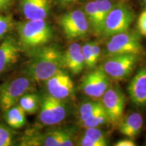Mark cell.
<instances>
[{
	"label": "cell",
	"instance_id": "6da1fadb",
	"mask_svg": "<svg viewBox=\"0 0 146 146\" xmlns=\"http://www.w3.org/2000/svg\"><path fill=\"white\" fill-rule=\"evenodd\" d=\"M64 67L63 54L54 47L39 49L29 64V74L36 81H46Z\"/></svg>",
	"mask_w": 146,
	"mask_h": 146
},
{
	"label": "cell",
	"instance_id": "7a4b0ae2",
	"mask_svg": "<svg viewBox=\"0 0 146 146\" xmlns=\"http://www.w3.org/2000/svg\"><path fill=\"white\" fill-rule=\"evenodd\" d=\"M21 43L27 47H35L47 43L52 36V27L45 20H28L18 25Z\"/></svg>",
	"mask_w": 146,
	"mask_h": 146
},
{
	"label": "cell",
	"instance_id": "3957f363",
	"mask_svg": "<svg viewBox=\"0 0 146 146\" xmlns=\"http://www.w3.org/2000/svg\"><path fill=\"white\" fill-rule=\"evenodd\" d=\"M133 19V13L127 5L120 3L113 6L106 18L102 35L110 36L127 31Z\"/></svg>",
	"mask_w": 146,
	"mask_h": 146
},
{
	"label": "cell",
	"instance_id": "277c9868",
	"mask_svg": "<svg viewBox=\"0 0 146 146\" xmlns=\"http://www.w3.org/2000/svg\"><path fill=\"white\" fill-rule=\"evenodd\" d=\"M141 45L139 37L133 33L127 31L112 36L107 43V51L109 54H138L141 52Z\"/></svg>",
	"mask_w": 146,
	"mask_h": 146
},
{
	"label": "cell",
	"instance_id": "5b68a950",
	"mask_svg": "<svg viewBox=\"0 0 146 146\" xmlns=\"http://www.w3.org/2000/svg\"><path fill=\"white\" fill-rule=\"evenodd\" d=\"M66 113V106L62 100L58 99L50 95L45 96L42 100L39 119L43 125H57L64 119Z\"/></svg>",
	"mask_w": 146,
	"mask_h": 146
},
{
	"label": "cell",
	"instance_id": "8992f818",
	"mask_svg": "<svg viewBox=\"0 0 146 146\" xmlns=\"http://www.w3.org/2000/svg\"><path fill=\"white\" fill-rule=\"evenodd\" d=\"M137 61L136 54L113 55L103 66L108 76L115 80H123L130 74Z\"/></svg>",
	"mask_w": 146,
	"mask_h": 146
},
{
	"label": "cell",
	"instance_id": "52a82bcc",
	"mask_svg": "<svg viewBox=\"0 0 146 146\" xmlns=\"http://www.w3.org/2000/svg\"><path fill=\"white\" fill-rule=\"evenodd\" d=\"M102 98L108 120L112 124L119 123L125 108V98L123 93L118 87H109Z\"/></svg>",
	"mask_w": 146,
	"mask_h": 146
},
{
	"label": "cell",
	"instance_id": "ba28073f",
	"mask_svg": "<svg viewBox=\"0 0 146 146\" xmlns=\"http://www.w3.org/2000/svg\"><path fill=\"white\" fill-rule=\"evenodd\" d=\"M60 25L68 39L83 36L88 31L89 23L85 13L81 10H73L64 14Z\"/></svg>",
	"mask_w": 146,
	"mask_h": 146
},
{
	"label": "cell",
	"instance_id": "9c48e42d",
	"mask_svg": "<svg viewBox=\"0 0 146 146\" xmlns=\"http://www.w3.org/2000/svg\"><path fill=\"white\" fill-rule=\"evenodd\" d=\"M109 85L108 76L102 66L84 76L81 84L84 94L94 99L102 98Z\"/></svg>",
	"mask_w": 146,
	"mask_h": 146
},
{
	"label": "cell",
	"instance_id": "30bf717a",
	"mask_svg": "<svg viewBox=\"0 0 146 146\" xmlns=\"http://www.w3.org/2000/svg\"><path fill=\"white\" fill-rule=\"evenodd\" d=\"M30 87L31 81L27 77H19L12 81L0 94L1 108L7 112L11 108L16 106Z\"/></svg>",
	"mask_w": 146,
	"mask_h": 146
},
{
	"label": "cell",
	"instance_id": "8fae6325",
	"mask_svg": "<svg viewBox=\"0 0 146 146\" xmlns=\"http://www.w3.org/2000/svg\"><path fill=\"white\" fill-rule=\"evenodd\" d=\"M49 95L60 100H64L72 96L74 87L70 76L64 71L60 70L46 81Z\"/></svg>",
	"mask_w": 146,
	"mask_h": 146
},
{
	"label": "cell",
	"instance_id": "7c38bea8",
	"mask_svg": "<svg viewBox=\"0 0 146 146\" xmlns=\"http://www.w3.org/2000/svg\"><path fill=\"white\" fill-rule=\"evenodd\" d=\"M21 8L27 20H45L51 8L50 0H21Z\"/></svg>",
	"mask_w": 146,
	"mask_h": 146
},
{
	"label": "cell",
	"instance_id": "4fadbf2b",
	"mask_svg": "<svg viewBox=\"0 0 146 146\" xmlns=\"http://www.w3.org/2000/svg\"><path fill=\"white\" fill-rule=\"evenodd\" d=\"M128 91L135 104L146 106V68L141 69L134 76L129 83Z\"/></svg>",
	"mask_w": 146,
	"mask_h": 146
},
{
	"label": "cell",
	"instance_id": "5bb4252c",
	"mask_svg": "<svg viewBox=\"0 0 146 146\" xmlns=\"http://www.w3.org/2000/svg\"><path fill=\"white\" fill-rule=\"evenodd\" d=\"M64 66L74 74H79L85 66L81 46L77 43H72L63 54Z\"/></svg>",
	"mask_w": 146,
	"mask_h": 146
},
{
	"label": "cell",
	"instance_id": "9a60e30c",
	"mask_svg": "<svg viewBox=\"0 0 146 146\" xmlns=\"http://www.w3.org/2000/svg\"><path fill=\"white\" fill-rule=\"evenodd\" d=\"M20 50L13 38L8 37L0 45V73L15 64Z\"/></svg>",
	"mask_w": 146,
	"mask_h": 146
},
{
	"label": "cell",
	"instance_id": "2e32d148",
	"mask_svg": "<svg viewBox=\"0 0 146 146\" xmlns=\"http://www.w3.org/2000/svg\"><path fill=\"white\" fill-rule=\"evenodd\" d=\"M119 123L120 133L131 139L139 134L143 125V118L139 113L133 112L121 119Z\"/></svg>",
	"mask_w": 146,
	"mask_h": 146
},
{
	"label": "cell",
	"instance_id": "e0dca14e",
	"mask_svg": "<svg viewBox=\"0 0 146 146\" xmlns=\"http://www.w3.org/2000/svg\"><path fill=\"white\" fill-rule=\"evenodd\" d=\"M39 139V145L71 146L74 145L71 135L62 130L51 131Z\"/></svg>",
	"mask_w": 146,
	"mask_h": 146
},
{
	"label": "cell",
	"instance_id": "ac0fdd59",
	"mask_svg": "<svg viewBox=\"0 0 146 146\" xmlns=\"http://www.w3.org/2000/svg\"><path fill=\"white\" fill-rule=\"evenodd\" d=\"M82 146H106V139L103 133L97 128H87L85 134L80 139Z\"/></svg>",
	"mask_w": 146,
	"mask_h": 146
},
{
	"label": "cell",
	"instance_id": "d6986e66",
	"mask_svg": "<svg viewBox=\"0 0 146 146\" xmlns=\"http://www.w3.org/2000/svg\"><path fill=\"white\" fill-rule=\"evenodd\" d=\"M6 122L10 127L20 129L26 123V113L18 106H14L7 111Z\"/></svg>",
	"mask_w": 146,
	"mask_h": 146
},
{
	"label": "cell",
	"instance_id": "ffe728a7",
	"mask_svg": "<svg viewBox=\"0 0 146 146\" xmlns=\"http://www.w3.org/2000/svg\"><path fill=\"white\" fill-rule=\"evenodd\" d=\"M89 25L97 34H102V27L100 26L98 16V9H97L95 1H89L85 5V12Z\"/></svg>",
	"mask_w": 146,
	"mask_h": 146
},
{
	"label": "cell",
	"instance_id": "44dd1931",
	"mask_svg": "<svg viewBox=\"0 0 146 146\" xmlns=\"http://www.w3.org/2000/svg\"><path fill=\"white\" fill-rule=\"evenodd\" d=\"M19 106L26 114H32L36 112L39 106L38 97L35 94H25L19 100Z\"/></svg>",
	"mask_w": 146,
	"mask_h": 146
},
{
	"label": "cell",
	"instance_id": "7402d4cb",
	"mask_svg": "<svg viewBox=\"0 0 146 146\" xmlns=\"http://www.w3.org/2000/svg\"><path fill=\"white\" fill-rule=\"evenodd\" d=\"M102 106L101 102H89L83 104L79 109V121L83 123L89 119Z\"/></svg>",
	"mask_w": 146,
	"mask_h": 146
},
{
	"label": "cell",
	"instance_id": "603a6c76",
	"mask_svg": "<svg viewBox=\"0 0 146 146\" xmlns=\"http://www.w3.org/2000/svg\"><path fill=\"white\" fill-rule=\"evenodd\" d=\"M107 121L108 120L106 113L105 110L102 105V106L96 114L93 115L89 119L86 120L83 123H81V124L83 127L86 129L87 128H97L106 123Z\"/></svg>",
	"mask_w": 146,
	"mask_h": 146
},
{
	"label": "cell",
	"instance_id": "cb8c5ba5",
	"mask_svg": "<svg viewBox=\"0 0 146 146\" xmlns=\"http://www.w3.org/2000/svg\"><path fill=\"white\" fill-rule=\"evenodd\" d=\"M95 3H96L97 9H98L99 21L100 26L102 27V32L106 18L107 17L108 14L110 12V10H112L113 5L109 0H96Z\"/></svg>",
	"mask_w": 146,
	"mask_h": 146
},
{
	"label": "cell",
	"instance_id": "d4e9b609",
	"mask_svg": "<svg viewBox=\"0 0 146 146\" xmlns=\"http://www.w3.org/2000/svg\"><path fill=\"white\" fill-rule=\"evenodd\" d=\"M13 133L10 128L0 125V146L13 145Z\"/></svg>",
	"mask_w": 146,
	"mask_h": 146
},
{
	"label": "cell",
	"instance_id": "484cf974",
	"mask_svg": "<svg viewBox=\"0 0 146 146\" xmlns=\"http://www.w3.org/2000/svg\"><path fill=\"white\" fill-rule=\"evenodd\" d=\"M82 52H83L84 62L85 65L89 68H94L96 66V64L94 63L93 60L92 52H91V42L87 43L83 46L81 47Z\"/></svg>",
	"mask_w": 146,
	"mask_h": 146
},
{
	"label": "cell",
	"instance_id": "4316f807",
	"mask_svg": "<svg viewBox=\"0 0 146 146\" xmlns=\"http://www.w3.org/2000/svg\"><path fill=\"white\" fill-rule=\"evenodd\" d=\"M13 25V19L11 16L0 14V39L8 33Z\"/></svg>",
	"mask_w": 146,
	"mask_h": 146
},
{
	"label": "cell",
	"instance_id": "83f0119b",
	"mask_svg": "<svg viewBox=\"0 0 146 146\" xmlns=\"http://www.w3.org/2000/svg\"><path fill=\"white\" fill-rule=\"evenodd\" d=\"M138 27L140 33L146 36V10L142 12L139 17Z\"/></svg>",
	"mask_w": 146,
	"mask_h": 146
},
{
	"label": "cell",
	"instance_id": "f1b7e54d",
	"mask_svg": "<svg viewBox=\"0 0 146 146\" xmlns=\"http://www.w3.org/2000/svg\"><path fill=\"white\" fill-rule=\"evenodd\" d=\"M91 52H92L93 60H94V63L96 64L100 56V53H101L100 47L98 43L91 42Z\"/></svg>",
	"mask_w": 146,
	"mask_h": 146
},
{
	"label": "cell",
	"instance_id": "f546056e",
	"mask_svg": "<svg viewBox=\"0 0 146 146\" xmlns=\"http://www.w3.org/2000/svg\"><path fill=\"white\" fill-rule=\"evenodd\" d=\"M116 146H135L136 144L133 140L129 139H125L120 140L116 142L115 144Z\"/></svg>",
	"mask_w": 146,
	"mask_h": 146
},
{
	"label": "cell",
	"instance_id": "4dcf8cb0",
	"mask_svg": "<svg viewBox=\"0 0 146 146\" xmlns=\"http://www.w3.org/2000/svg\"><path fill=\"white\" fill-rule=\"evenodd\" d=\"M12 0H0V10H5L11 4Z\"/></svg>",
	"mask_w": 146,
	"mask_h": 146
},
{
	"label": "cell",
	"instance_id": "1f68e13d",
	"mask_svg": "<svg viewBox=\"0 0 146 146\" xmlns=\"http://www.w3.org/2000/svg\"><path fill=\"white\" fill-rule=\"evenodd\" d=\"M60 2L62 3H65V4H68V3H71L74 2V1H77V0H58Z\"/></svg>",
	"mask_w": 146,
	"mask_h": 146
},
{
	"label": "cell",
	"instance_id": "d6a6232c",
	"mask_svg": "<svg viewBox=\"0 0 146 146\" xmlns=\"http://www.w3.org/2000/svg\"><path fill=\"white\" fill-rule=\"evenodd\" d=\"M144 2H145V5H146V0H144Z\"/></svg>",
	"mask_w": 146,
	"mask_h": 146
}]
</instances>
